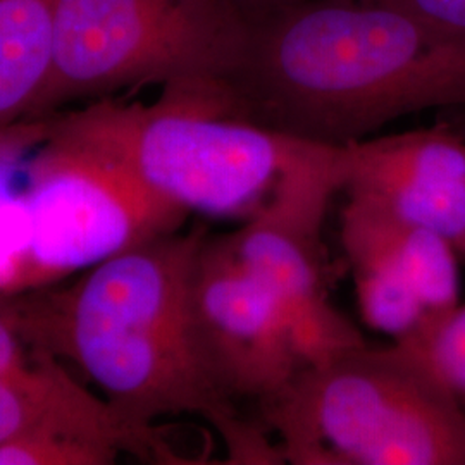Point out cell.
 Segmentation results:
<instances>
[{"label": "cell", "instance_id": "obj_1", "mask_svg": "<svg viewBox=\"0 0 465 465\" xmlns=\"http://www.w3.org/2000/svg\"><path fill=\"white\" fill-rule=\"evenodd\" d=\"M207 232H173L123 252L64 288L4 295L34 349L66 359L132 428L203 417L226 464H284L262 428L240 416L200 326L195 271Z\"/></svg>", "mask_w": 465, "mask_h": 465}, {"label": "cell", "instance_id": "obj_2", "mask_svg": "<svg viewBox=\"0 0 465 465\" xmlns=\"http://www.w3.org/2000/svg\"><path fill=\"white\" fill-rule=\"evenodd\" d=\"M232 113L322 145L465 107V40L381 0H303L245 21Z\"/></svg>", "mask_w": 465, "mask_h": 465}, {"label": "cell", "instance_id": "obj_3", "mask_svg": "<svg viewBox=\"0 0 465 465\" xmlns=\"http://www.w3.org/2000/svg\"><path fill=\"white\" fill-rule=\"evenodd\" d=\"M47 138L100 153L188 214L211 217L250 216L326 147L236 116L219 80L166 84L152 104L100 99L47 116Z\"/></svg>", "mask_w": 465, "mask_h": 465}, {"label": "cell", "instance_id": "obj_4", "mask_svg": "<svg viewBox=\"0 0 465 465\" xmlns=\"http://www.w3.org/2000/svg\"><path fill=\"white\" fill-rule=\"evenodd\" d=\"M284 464L465 465V409L397 343H361L259 400Z\"/></svg>", "mask_w": 465, "mask_h": 465}, {"label": "cell", "instance_id": "obj_5", "mask_svg": "<svg viewBox=\"0 0 465 465\" xmlns=\"http://www.w3.org/2000/svg\"><path fill=\"white\" fill-rule=\"evenodd\" d=\"M245 28L224 0H63L35 119L130 86L224 82Z\"/></svg>", "mask_w": 465, "mask_h": 465}, {"label": "cell", "instance_id": "obj_6", "mask_svg": "<svg viewBox=\"0 0 465 465\" xmlns=\"http://www.w3.org/2000/svg\"><path fill=\"white\" fill-rule=\"evenodd\" d=\"M19 197L25 245L11 295L178 232L190 216L126 167L52 138L28 163Z\"/></svg>", "mask_w": 465, "mask_h": 465}, {"label": "cell", "instance_id": "obj_7", "mask_svg": "<svg viewBox=\"0 0 465 465\" xmlns=\"http://www.w3.org/2000/svg\"><path fill=\"white\" fill-rule=\"evenodd\" d=\"M343 145H326L288 171L240 230L224 234L236 259L286 309L305 364L366 341L332 307L328 295L322 228L332 195L343 190Z\"/></svg>", "mask_w": 465, "mask_h": 465}, {"label": "cell", "instance_id": "obj_8", "mask_svg": "<svg viewBox=\"0 0 465 465\" xmlns=\"http://www.w3.org/2000/svg\"><path fill=\"white\" fill-rule=\"evenodd\" d=\"M341 243L364 322L391 341L460 303V257L443 236L349 197Z\"/></svg>", "mask_w": 465, "mask_h": 465}, {"label": "cell", "instance_id": "obj_9", "mask_svg": "<svg viewBox=\"0 0 465 465\" xmlns=\"http://www.w3.org/2000/svg\"><path fill=\"white\" fill-rule=\"evenodd\" d=\"M200 326L234 399L282 390L305 366L292 319L223 236L205 238L195 271Z\"/></svg>", "mask_w": 465, "mask_h": 465}, {"label": "cell", "instance_id": "obj_10", "mask_svg": "<svg viewBox=\"0 0 465 465\" xmlns=\"http://www.w3.org/2000/svg\"><path fill=\"white\" fill-rule=\"evenodd\" d=\"M347 197L443 236L465 262V138L453 124L343 145Z\"/></svg>", "mask_w": 465, "mask_h": 465}, {"label": "cell", "instance_id": "obj_11", "mask_svg": "<svg viewBox=\"0 0 465 465\" xmlns=\"http://www.w3.org/2000/svg\"><path fill=\"white\" fill-rule=\"evenodd\" d=\"M63 0H0V132L35 121Z\"/></svg>", "mask_w": 465, "mask_h": 465}, {"label": "cell", "instance_id": "obj_12", "mask_svg": "<svg viewBox=\"0 0 465 465\" xmlns=\"http://www.w3.org/2000/svg\"><path fill=\"white\" fill-rule=\"evenodd\" d=\"M107 400L84 390L55 357L35 349L21 366L0 372V445L38 426L86 416Z\"/></svg>", "mask_w": 465, "mask_h": 465}, {"label": "cell", "instance_id": "obj_13", "mask_svg": "<svg viewBox=\"0 0 465 465\" xmlns=\"http://www.w3.org/2000/svg\"><path fill=\"white\" fill-rule=\"evenodd\" d=\"M393 343L426 367L465 409V303Z\"/></svg>", "mask_w": 465, "mask_h": 465}, {"label": "cell", "instance_id": "obj_14", "mask_svg": "<svg viewBox=\"0 0 465 465\" xmlns=\"http://www.w3.org/2000/svg\"><path fill=\"white\" fill-rule=\"evenodd\" d=\"M47 138V117L26 121L0 132V209L16 197L15 188L25 155Z\"/></svg>", "mask_w": 465, "mask_h": 465}, {"label": "cell", "instance_id": "obj_15", "mask_svg": "<svg viewBox=\"0 0 465 465\" xmlns=\"http://www.w3.org/2000/svg\"><path fill=\"white\" fill-rule=\"evenodd\" d=\"M397 5L438 28L465 40V0H381Z\"/></svg>", "mask_w": 465, "mask_h": 465}, {"label": "cell", "instance_id": "obj_16", "mask_svg": "<svg viewBox=\"0 0 465 465\" xmlns=\"http://www.w3.org/2000/svg\"><path fill=\"white\" fill-rule=\"evenodd\" d=\"M34 351L7 305V300L0 293V372L21 366L34 355Z\"/></svg>", "mask_w": 465, "mask_h": 465}, {"label": "cell", "instance_id": "obj_17", "mask_svg": "<svg viewBox=\"0 0 465 465\" xmlns=\"http://www.w3.org/2000/svg\"><path fill=\"white\" fill-rule=\"evenodd\" d=\"M224 2L232 5V9L245 21H250V19L280 11L284 7L295 5L303 0H224Z\"/></svg>", "mask_w": 465, "mask_h": 465}, {"label": "cell", "instance_id": "obj_18", "mask_svg": "<svg viewBox=\"0 0 465 465\" xmlns=\"http://www.w3.org/2000/svg\"><path fill=\"white\" fill-rule=\"evenodd\" d=\"M453 126H455V128H457V130H459V132H460V134H462V136H464L465 138V117H462V119H460L459 123H455Z\"/></svg>", "mask_w": 465, "mask_h": 465}]
</instances>
